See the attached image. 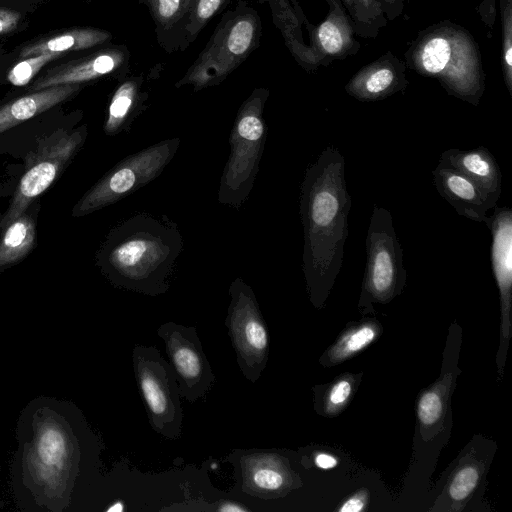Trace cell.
<instances>
[{
  "instance_id": "obj_1",
  "label": "cell",
  "mask_w": 512,
  "mask_h": 512,
  "mask_svg": "<svg viewBox=\"0 0 512 512\" xmlns=\"http://www.w3.org/2000/svg\"><path fill=\"white\" fill-rule=\"evenodd\" d=\"M15 437L9 475L18 509L77 510L98 456L97 439L82 411L67 399L35 397L20 412Z\"/></svg>"
},
{
  "instance_id": "obj_2",
  "label": "cell",
  "mask_w": 512,
  "mask_h": 512,
  "mask_svg": "<svg viewBox=\"0 0 512 512\" xmlns=\"http://www.w3.org/2000/svg\"><path fill=\"white\" fill-rule=\"evenodd\" d=\"M351 205L345 159L329 146L306 170L300 193L302 267L310 299L317 306L327 298L342 267Z\"/></svg>"
},
{
  "instance_id": "obj_3",
  "label": "cell",
  "mask_w": 512,
  "mask_h": 512,
  "mask_svg": "<svg viewBox=\"0 0 512 512\" xmlns=\"http://www.w3.org/2000/svg\"><path fill=\"white\" fill-rule=\"evenodd\" d=\"M182 245L177 225L166 216L137 214L110 235L103 267L115 286L157 296L169 289Z\"/></svg>"
},
{
  "instance_id": "obj_4",
  "label": "cell",
  "mask_w": 512,
  "mask_h": 512,
  "mask_svg": "<svg viewBox=\"0 0 512 512\" xmlns=\"http://www.w3.org/2000/svg\"><path fill=\"white\" fill-rule=\"evenodd\" d=\"M404 61L415 73L436 79L443 89L478 106L485 90L480 47L473 35L449 20L420 31L404 53Z\"/></svg>"
},
{
  "instance_id": "obj_5",
  "label": "cell",
  "mask_w": 512,
  "mask_h": 512,
  "mask_svg": "<svg viewBox=\"0 0 512 512\" xmlns=\"http://www.w3.org/2000/svg\"><path fill=\"white\" fill-rule=\"evenodd\" d=\"M263 103L264 98L253 96L236 117L229 139V158L220 180L221 204L238 208L252 190L267 135Z\"/></svg>"
},
{
  "instance_id": "obj_6",
  "label": "cell",
  "mask_w": 512,
  "mask_h": 512,
  "mask_svg": "<svg viewBox=\"0 0 512 512\" xmlns=\"http://www.w3.org/2000/svg\"><path fill=\"white\" fill-rule=\"evenodd\" d=\"M365 244L367 258L359 303L389 302L401 293L407 274L392 214L386 208L373 206Z\"/></svg>"
},
{
  "instance_id": "obj_7",
  "label": "cell",
  "mask_w": 512,
  "mask_h": 512,
  "mask_svg": "<svg viewBox=\"0 0 512 512\" xmlns=\"http://www.w3.org/2000/svg\"><path fill=\"white\" fill-rule=\"evenodd\" d=\"M132 364L152 429L177 440L182 434L183 410L174 371L154 346L136 345Z\"/></svg>"
},
{
  "instance_id": "obj_8",
  "label": "cell",
  "mask_w": 512,
  "mask_h": 512,
  "mask_svg": "<svg viewBox=\"0 0 512 512\" xmlns=\"http://www.w3.org/2000/svg\"><path fill=\"white\" fill-rule=\"evenodd\" d=\"M179 144V138L162 140L121 160L84 194L73 214L92 213L145 186L161 174L173 159Z\"/></svg>"
},
{
  "instance_id": "obj_9",
  "label": "cell",
  "mask_w": 512,
  "mask_h": 512,
  "mask_svg": "<svg viewBox=\"0 0 512 512\" xmlns=\"http://www.w3.org/2000/svg\"><path fill=\"white\" fill-rule=\"evenodd\" d=\"M225 325L243 376L255 383L266 368L269 333L252 288L241 278L229 287Z\"/></svg>"
},
{
  "instance_id": "obj_10",
  "label": "cell",
  "mask_w": 512,
  "mask_h": 512,
  "mask_svg": "<svg viewBox=\"0 0 512 512\" xmlns=\"http://www.w3.org/2000/svg\"><path fill=\"white\" fill-rule=\"evenodd\" d=\"M85 134V128L70 133L60 129L38 140L37 149L30 156L0 228L23 214L32 201L50 187L82 146Z\"/></svg>"
},
{
  "instance_id": "obj_11",
  "label": "cell",
  "mask_w": 512,
  "mask_h": 512,
  "mask_svg": "<svg viewBox=\"0 0 512 512\" xmlns=\"http://www.w3.org/2000/svg\"><path fill=\"white\" fill-rule=\"evenodd\" d=\"M157 334L164 342L181 397L191 403L205 397L215 375L196 328L168 321L159 326Z\"/></svg>"
},
{
  "instance_id": "obj_12",
  "label": "cell",
  "mask_w": 512,
  "mask_h": 512,
  "mask_svg": "<svg viewBox=\"0 0 512 512\" xmlns=\"http://www.w3.org/2000/svg\"><path fill=\"white\" fill-rule=\"evenodd\" d=\"M241 490L261 499L286 494L293 486V475L286 459L275 451L237 450L230 456Z\"/></svg>"
},
{
  "instance_id": "obj_13",
  "label": "cell",
  "mask_w": 512,
  "mask_h": 512,
  "mask_svg": "<svg viewBox=\"0 0 512 512\" xmlns=\"http://www.w3.org/2000/svg\"><path fill=\"white\" fill-rule=\"evenodd\" d=\"M491 233L490 259L501 304V348L508 345L512 302V209L496 207L484 220Z\"/></svg>"
},
{
  "instance_id": "obj_14",
  "label": "cell",
  "mask_w": 512,
  "mask_h": 512,
  "mask_svg": "<svg viewBox=\"0 0 512 512\" xmlns=\"http://www.w3.org/2000/svg\"><path fill=\"white\" fill-rule=\"evenodd\" d=\"M325 1L328 5L326 17L318 26H309L311 45L308 51L315 68L355 56L361 48L351 19L341 1Z\"/></svg>"
},
{
  "instance_id": "obj_15",
  "label": "cell",
  "mask_w": 512,
  "mask_h": 512,
  "mask_svg": "<svg viewBox=\"0 0 512 512\" xmlns=\"http://www.w3.org/2000/svg\"><path fill=\"white\" fill-rule=\"evenodd\" d=\"M405 61L391 51L360 68L345 84L344 90L361 102L386 99L403 92L409 85Z\"/></svg>"
},
{
  "instance_id": "obj_16",
  "label": "cell",
  "mask_w": 512,
  "mask_h": 512,
  "mask_svg": "<svg viewBox=\"0 0 512 512\" xmlns=\"http://www.w3.org/2000/svg\"><path fill=\"white\" fill-rule=\"evenodd\" d=\"M439 162L448 165L469 178L481 191L490 208L496 206L501 195L502 177L498 163L483 146L474 149L445 150Z\"/></svg>"
},
{
  "instance_id": "obj_17",
  "label": "cell",
  "mask_w": 512,
  "mask_h": 512,
  "mask_svg": "<svg viewBox=\"0 0 512 512\" xmlns=\"http://www.w3.org/2000/svg\"><path fill=\"white\" fill-rule=\"evenodd\" d=\"M437 192L457 212L477 222H484L490 206L478 187L458 170L438 163L432 171Z\"/></svg>"
},
{
  "instance_id": "obj_18",
  "label": "cell",
  "mask_w": 512,
  "mask_h": 512,
  "mask_svg": "<svg viewBox=\"0 0 512 512\" xmlns=\"http://www.w3.org/2000/svg\"><path fill=\"white\" fill-rule=\"evenodd\" d=\"M120 61V55L115 52H103L71 60L46 71L30 85L29 90L33 92L58 85L90 81L112 72Z\"/></svg>"
},
{
  "instance_id": "obj_19",
  "label": "cell",
  "mask_w": 512,
  "mask_h": 512,
  "mask_svg": "<svg viewBox=\"0 0 512 512\" xmlns=\"http://www.w3.org/2000/svg\"><path fill=\"white\" fill-rule=\"evenodd\" d=\"M80 89L66 84L33 91L0 106V134L67 100Z\"/></svg>"
},
{
  "instance_id": "obj_20",
  "label": "cell",
  "mask_w": 512,
  "mask_h": 512,
  "mask_svg": "<svg viewBox=\"0 0 512 512\" xmlns=\"http://www.w3.org/2000/svg\"><path fill=\"white\" fill-rule=\"evenodd\" d=\"M109 35L105 31L91 28H75L42 37L25 45L19 58H27L43 53L64 54L68 51L90 48L104 42Z\"/></svg>"
},
{
  "instance_id": "obj_21",
  "label": "cell",
  "mask_w": 512,
  "mask_h": 512,
  "mask_svg": "<svg viewBox=\"0 0 512 512\" xmlns=\"http://www.w3.org/2000/svg\"><path fill=\"white\" fill-rule=\"evenodd\" d=\"M35 222L32 217L21 214L4 227L0 237V269L22 260L34 247Z\"/></svg>"
},
{
  "instance_id": "obj_22",
  "label": "cell",
  "mask_w": 512,
  "mask_h": 512,
  "mask_svg": "<svg viewBox=\"0 0 512 512\" xmlns=\"http://www.w3.org/2000/svg\"><path fill=\"white\" fill-rule=\"evenodd\" d=\"M137 104V87L134 82L127 81L115 91L109 107L104 132L117 135L122 131H129L135 116Z\"/></svg>"
},
{
  "instance_id": "obj_23",
  "label": "cell",
  "mask_w": 512,
  "mask_h": 512,
  "mask_svg": "<svg viewBox=\"0 0 512 512\" xmlns=\"http://www.w3.org/2000/svg\"><path fill=\"white\" fill-rule=\"evenodd\" d=\"M353 24L357 36L374 39L386 26L385 18L376 0H340Z\"/></svg>"
},
{
  "instance_id": "obj_24",
  "label": "cell",
  "mask_w": 512,
  "mask_h": 512,
  "mask_svg": "<svg viewBox=\"0 0 512 512\" xmlns=\"http://www.w3.org/2000/svg\"><path fill=\"white\" fill-rule=\"evenodd\" d=\"M379 334L375 322H364L347 330L327 351L329 365L338 364L369 346Z\"/></svg>"
},
{
  "instance_id": "obj_25",
  "label": "cell",
  "mask_w": 512,
  "mask_h": 512,
  "mask_svg": "<svg viewBox=\"0 0 512 512\" xmlns=\"http://www.w3.org/2000/svg\"><path fill=\"white\" fill-rule=\"evenodd\" d=\"M501 20V68L504 84L512 96V0H499Z\"/></svg>"
},
{
  "instance_id": "obj_26",
  "label": "cell",
  "mask_w": 512,
  "mask_h": 512,
  "mask_svg": "<svg viewBox=\"0 0 512 512\" xmlns=\"http://www.w3.org/2000/svg\"><path fill=\"white\" fill-rule=\"evenodd\" d=\"M444 386L437 385L426 390L417 405L418 419L422 426H432L441 420L445 408Z\"/></svg>"
},
{
  "instance_id": "obj_27",
  "label": "cell",
  "mask_w": 512,
  "mask_h": 512,
  "mask_svg": "<svg viewBox=\"0 0 512 512\" xmlns=\"http://www.w3.org/2000/svg\"><path fill=\"white\" fill-rule=\"evenodd\" d=\"M62 56L63 54L43 53L24 58L8 71L7 79L14 86L27 85L43 66Z\"/></svg>"
},
{
  "instance_id": "obj_28",
  "label": "cell",
  "mask_w": 512,
  "mask_h": 512,
  "mask_svg": "<svg viewBox=\"0 0 512 512\" xmlns=\"http://www.w3.org/2000/svg\"><path fill=\"white\" fill-rule=\"evenodd\" d=\"M479 480V471L476 467L468 465L462 467L452 478L449 485V495L455 501L466 499L476 488Z\"/></svg>"
},
{
  "instance_id": "obj_29",
  "label": "cell",
  "mask_w": 512,
  "mask_h": 512,
  "mask_svg": "<svg viewBox=\"0 0 512 512\" xmlns=\"http://www.w3.org/2000/svg\"><path fill=\"white\" fill-rule=\"evenodd\" d=\"M253 35L252 22L247 19L239 20L230 30L227 39L228 50L236 56L244 54L251 45Z\"/></svg>"
},
{
  "instance_id": "obj_30",
  "label": "cell",
  "mask_w": 512,
  "mask_h": 512,
  "mask_svg": "<svg viewBox=\"0 0 512 512\" xmlns=\"http://www.w3.org/2000/svg\"><path fill=\"white\" fill-rule=\"evenodd\" d=\"M352 394V382L347 377L338 379L327 391L324 409L327 414L338 413L348 402Z\"/></svg>"
},
{
  "instance_id": "obj_31",
  "label": "cell",
  "mask_w": 512,
  "mask_h": 512,
  "mask_svg": "<svg viewBox=\"0 0 512 512\" xmlns=\"http://www.w3.org/2000/svg\"><path fill=\"white\" fill-rule=\"evenodd\" d=\"M476 11L491 34L496 21V0H482Z\"/></svg>"
},
{
  "instance_id": "obj_32",
  "label": "cell",
  "mask_w": 512,
  "mask_h": 512,
  "mask_svg": "<svg viewBox=\"0 0 512 512\" xmlns=\"http://www.w3.org/2000/svg\"><path fill=\"white\" fill-rule=\"evenodd\" d=\"M368 494L365 490L358 491L345 500L337 509L339 512H360L365 509Z\"/></svg>"
},
{
  "instance_id": "obj_33",
  "label": "cell",
  "mask_w": 512,
  "mask_h": 512,
  "mask_svg": "<svg viewBox=\"0 0 512 512\" xmlns=\"http://www.w3.org/2000/svg\"><path fill=\"white\" fill-rule=\"evenodd\" d=\"M21 14L19 12L0 8V35L14 31L19 25Z\"/></svg>"
},
{
  "instance_id": "obj_34",
  "label": "cell",
  "mask_w": 512,
  "mask_h": 512,
  "mask_svg": "<svg viewBox=\"0 0 512 512\" xmlns=\"http://www.w3.org/2000/svg\"><path fill=\"white\" fill-rule=\"evenodd\" d=\"M387 21H392L399 17L409 0H376Z\"/></svg>"
},
{
  "instance_id": "obj_35",
  "label": "cell",
  "mask_w": 512,
  "mask_h": 512,
  "mask_svg": "<svg viewBox=\"0 0 512 512\" xmlns=\"http://www.w3.org/2000/svg\"><path fill=\"white\" fill-rule=\"evenodd\" d=\"M182 0H156L157 13L162 19H170L177 14Z\"/></svg>"
},
{
  "instance_id": "obj_36",
  "label": "cell",
  "mask_w": 512,
  "mask_h": 512,
  "mask_svg": "<svg viewBox=\"0 0 512 512\" xmlns=\"http://www.w3.org/2000/svg\"><path fill=\"white\" fill-rule=\"evenodd\" d=\"M221 0H200L197 6V16L206 20L218 9Z\"/></svg>"
},
{
  "instance_id": "obj_37",
  "label": "cell",
  "mask_w": 512,
  "mask_h": 512,
  "mask_svg": "<svg viewBox=\"0 0 512 512\" xmlns=\"http://www.w3.org/2000/svg\"><path fill=\"white\" fill-rule=\"evenodd\" d=\"M214 510L220 512H245L250 511V508L236 501L222 500L215 504Z\"/></svg>"
},
{
  "instance_id": "obj_38",
  "label": "cell",
  "mask_w": 512,
  "mask_h": 512,
  "mask_svg": "<svg viewBox=\"0 0 512 512\" xmlns=\"http://www.w3.org/2000/svg\"><path fill=\"white\" fill-rule=\"evenodd\" d=\"M315 465L321 469H332L337 466V459L327 453H319L314 458Z\"/></svg>"
}]
</instances>
